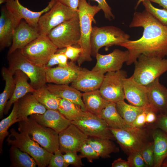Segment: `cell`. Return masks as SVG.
<instances>
[{
    "mask_svg": "<svg viewBox=\"0 0 167 167\" xmlns=\"http://www.w3.org/2000/svg\"><path fill=\"white\" fill-rule=\"evenodd\" d=\"M129 26L141 27L143 31L139 39L129 40L119 45L129 52L127 65L134 63L141 54L151 57H167V26L145 9L142 12H134Z\"/></svg>",
    "mask_w": 167,
    "mask_h": 167,
    "instance_id": "6da1fadb",
    "label": "cell"
},
{
    "mask_svg": "<svg viewBox=\"0 0 167 167\" xmlns=\"http://www.w3.org/2000/svg\"><path fill=\"white\" fill-rule=\"evenodd\" d=\"M101 10L97 5L92 6L86 0H79L78 8L80 32L78 44L82 49L77 62L80 66L85 62L92 60L90 38L92 27V23L96 24L95 15Z\"/></svg>",
    "mask_w": 167,
    "mask_h": 167,
    "instance_id": "7a4b0ae2",
    "label": "cell"
},
{
    "mask_svg": "<svg viewBox=\"0 0 167 167\" xmlns=\"http://www.w3.org/2000/svg\"><path fill=\"white\" fill-rule=\"evenodd\" d=\"M6 141L8 145L16 147L28 154L34 159L39 167L48 166L53 154L41 147L31 138L28 133L18 132L14 128L10 129Z\"/></svg>",
    "mask_w": 167,
    "mask_h": 167,
    "instance_id": "3957f363",
    "label": "cell"
},
{
    "mask_svg": "<svg viewBox=\"0 0 167 167\" xmlns=\"http://www.w3.org/2000/svg\"><path fill=\"white\" fill-rule=\"evenodd\" d=\"M132 76L137 83L147 86L167 71V59L140 55L134 63Z\"/></svg>",
    "mask_w": 167,
    "mask_h": 167,
    "instance_id": "277c9868",
    "label": "cell"
},
{
    "mask_svg": "<svg viewBox=\"0 0 167 167\" xmlns=\"http://www.w3.org/2000/svg\"><path fill=\"white\" fill-rule=\"evenodd\" d=\"M7 58L9 71L14 75L16 70L22 71L28 76L34 89H38L46 84L45 67L39 66L32 62L21 49L16 50L7 55Z\"/></svg>",
    "mask_w": 167,
    "mask_h": 167,
    "instance_id": "5b68a950",
    "label": "cell"
},
{
    "mask_svg": "<svg viewBox=\"0 0 167 167\" xmlns=\"http://www.w3.org/2000/svg\"><path fill=\"white\" fill-rule=\"evenodd\" d=\"M18 131L31 135L32 139L49 152L54 153L59 149L58 133L39 124L32 118L19 122Z\"/></svg>",
    "mask_w": 167,
    "mask_h": 167,
    "instance_id": "8992f818",
    "label": "cell"
},
{
    "mask_svg": "<svg viewBox=\"0 0 167 167\" xmlns=\"http://www.w3.org/2000/svg\"><path fill=\"white\" fill-rule=\"evenodd\" d=\"M130 36L121 29L112 26L92 27L90 38L92 56L96 57L103 47L106 49L129 40Z\"/></svg>",
    "mask_w": 167,
    "mask_h": 167,
    "instance_id": "52a82bcc",
    "label": "cell"
},
{
    "mask_svg": "<svg viewBox=\"0 0 167 167\" xmlns=\"http://www.w3.org/2000/svg\"><path fill=\"white\" fill-rule=\"evenodd\" d=\"M110 129L120 147L128 155L140 152L150 142L148 141V131L143 127Z\"/></svg>",
    "mask_w": 167,
    "mask_h": 167,
    "instance_id": "ba28073f",
    "label": "cell"
},
{
    "mask_svg": "<svg viewBox=\"0 0 167 167\" xmlns=\"http://www.w3.org/2000/svg\"><path fill=\"white\" fill-rule=\"evenodd\" d=\"M47 36L58 49L78 44L80 36L78 13L52 29Z\"/></svg>",
    "mask_w": 167,
    "mask_h": 167,
    "instance_id": "9c48e42d",
    "label": "cell"
},
{
    "mask_svg": "<svg viewBox=\"0 0 167 167\" xmlns=\"http://www.w3.org/2000/svg\"><path fill=\"white\" fill-rule=\"evenodd\" d=\"M58 49L47 35H40L21 50L32 62L39 66L45 67Z\"/></svg>",
    "mask_w": 167,
    "mask_h": 167,
    "instance_id": "30bf717a",
    "label": "cell"
},
{
    "mask_svg": "<svg viewBox=\"0 0 167 167\" xmlns=\"http://www.w3.org/2000/svg\"><path fill=\"white\" fill-rule=\"evenodd\" d=\"M78 13L75 11L57 1L52 8L40 17L38 28L40 35H47L53 28L73 18Z\"/></svg>",
    "mask_w": 167,
    "mask_h": 167,
    "instance_id": "8fae6325",
    "label": "cell"
},
{
    "mask_svg": "<svg viewBox=\"0 0 167 167\" xmlns=\"http://www.w3.org/2000/svg\"><path fill=\"white\" fill-rule=\"evenodd\" d=\"M127 77L126 72L122 70L107 72L99 89L102 96L115 103L124 100V84Z\"/></svg>",
    "mask_w": 167,
    "mask_h": 167,
    "instance_id": "7c38bea8",
    "label": "cell"
},
{
    "mask_svg": "<svg viewBox=\"0 0 167 167\" xmlns=\"http://www.w3.org/2000/svg\"><path fill=\"white\" fill-rule=\"evenodd\" d=\"M71 122L88 137L115 139L105 121L88 111H86L82 117Z\"/></svg>",
    "mask_w": 167,
    "mask_h": 167,
    "instance_id": "4fadbf2b",
    "label": "cell"
},
{
    "mask_svg": "<svg viewBox=\"0 0 167 167\" xmlns=\"http://www.w3.org/2000/svg\"><path fill=\"white\" fill-rule=\"evenodd\" d=\"M128 54L127 50L122 51L118 49H115L111 53L106 55L98 53L95 57L96 63L92 70L104 74L120 70L123 63L127 61Z\"/></svg>",
    "mask_w": 167,
    "mask_h": 167,
    "instance_id": "5bb4252c",
    "label": "cell"
},
{
    "mask_svg": "<svg viewBox=\"0 0 167 167\" xmlns=\"http://www.w3.org/2000/svg\"><path fill=\"white\" fill-rule=\"evenodd\" d=\"M58 135L59 149L62 152L65 153L68 152H79L88 137L72 123L59 133Z\"/></svg>",
    "mask_w": 167,
    "mask_h": 167,
    "instance_id": "9a60e30c",
    "label": "cell"
},
{
    "mask_svg": "<svg viewBox=\"0 0 167 167\" xmlns=\"http://www.w3.org/2000/svg\"><path fill=\"white\" fill-rule=\"evenodd\" d=\"M22 19L8 9L2 7L0 16V50L11 46L14 31Z\"/></svg>",
    "mask_w": 167,
    "mask_h": 167,
    "instance_id": "2e32d148",
    "label": "cell"
},
{
    "mask_svg": "<svg viewBox=\"0 0 167 167\" xmlns=\"http://www.w3.org/2000/svg\"><path fill=\"white\" fill-rule=\"evenodd\" d=\"M81 69L71 61L66 67H45L46 83L68 85L76 78Z\"/></svg>",
    "mask_w": 167,
    "mask_h": 167,
    "instance_id": "e0dca14e",
    "label": "cell"
},
{
    "mask_svg": "<svg viewBox=\"0 0 167 167\" xmlns=\"http://www.w3.org/2000/svg\"><path fill=\"white\" fill-rule=\"evenodd\" d=\"M40 35L38 28L33 27L22 19L14 32L7 55L16 50L22 49Z\"/></svg>",
    "mask_w": 167,
    "mask_h": 167,
    "instance_id": "ac0fdd59",
    "label": "cell"
},
{
    "mask_svg": "<svg viewBox=\"0 0 167 167\" xmlns=\"http://www.w3.org/2000/svg\"><path fill=\"white\" fill-rule=\"evenodd\" d=\"M56 0H51L48 6L40 11H34L23 6L19 0H7L5 3L6 8L21 19H24L31 26L38 28L39 19L44 13L53 6Z\"/></svg>",
    "mask_w": 167,
    "mask_h": 167,
    "instance_id": "d6986e66",
    "label": "cell"
},
{
    "mask_svg": "<svg viewBox=\"0 0 167 167\" xmlns=\"http://www.w3.org/2000/svg\"><path fill=\"white\" fill-rule=\"evenodd\" d=\"M124 92L125 99L130 104L151 109L148 100L146 86L136 82L132 76L125 79Z\"/></svg>",
    "mask_w": 167,
    "mask_h": 167,
    "instance_id": "ffe728a7",
    "label": "cell"
},
{
    "mask_svg": "<svg viewBox=\"0 0 167 167\" xmlns=\"http://www.w3.org/2000/svg\"><path fill=\"white\" fill-rule=\"evenodd\" d=\"M104 76L102 72L82 68L71 86L84 92L99 89Z\"/></svg>",
    "mask_w": 167,
    "mask_h": 167,
    "instance_id": "44dd1931",
    "label": "cell"
},
{
    "mask_svg": "<svg viewBox=\"0 0 167 167\" xmlns=\"http://www.w3.org/2000/svg\"><path fill=\"white\" fill-rule=\"evenodd\" d=\"M29 118L45 127L50 128L59 133L72 123L58 110L47 109L42 114H34Z\"/></svg>",
    "mask_w": 167,
    "mask_h": 167,
    "instance_id": "7402d4cb",
    "label": "cell"
},
{
    "mask_svg": "<svg viewBox=\"0 0 167 167\" xmlns=\"http://www.w3.org/2000/svg\"><path fill=\"white\" fill-rule=\"evenodd\" d=\"M146 86L152 109L157 113L165 114L167 109V88L160 83L159 78Z\"/></svg>",
    "mask_w": 167,
    "mask_h": 167,
    "instance_id": "603a6c76",
    "label": "cell"
},
{
    "mask_svg": "<svg viewBox=\"0 0 167 167\" xmlns=\"http://www.w3.org/2000/svg\"><path fill=\"white\" fill-rule=\"evenodd\" d=\"M17 101V118L20 121L27 119L32 114H43L47 110L32 93L27 94Z\"/></svg>",
    "mask_w": 167,
    "mask_h": 167,
    "instance_id": "cb8c5ba5",
    "label": "cell"
},
{
    "mask_svg": "<svg viewBox=\"0 0 167 167\" xmlns=\"http://www.w3.org/2000/svg\"><path fill=\"white\" fill-rule=\"evenodd\" d=\"M14 78L15 86L13 93L6 103L4 113L7 114L13 104L27 94L32 93L35 89L28 82V76L22 71H15Z\"/></svg>",
    "mask_w": 167,
    "mask_h": 167,
    "instance_id": "d4e9b609",
    "label": "cell"
},
{
    "mask_svg": "<svg viewBox=\"0 0 167 167\" xmlns=\"http://www.w3.org/2000/svg\"><path fill=\"white\" fill-rule=\"evenodd\" d=\"M46 85L49 90L57 97L77 104L83 111H87L82 100V93L80 91L68 84L49 83Z\"/></svg>",
    "mask_w": 167,
    "mask_h": 167,
    "instance_id": "484cf974",
    "label": "cell"
},
{
    "mask_svg": "<svg viewBox=\"0 0 167 167\" xmlns=\"http://www.w3.org/2000/svg\"><path fill=\"white\" fill-rule=\"evenodd\" d=\"M153 140V167H160L167 157V133L156 128L152 134Z\"/></svg>",
    "mask_w": 167,
    "mask_h": 167,
    "instance_id": "4316f807",
    "label": "cell"
},
{
    "mask_svg": "<svg viewBox=\"0 0 167 167\" xmlns=\"http://www.w3.org/2000/svg\"><path fill=\"white\" fill-rule=\"evenodd\" d=\"M98 116L105 121L110 128L124 129L131 127L118 113L115 103L109 102Z\"/></svg>",
    "mask_w": 167,
    "mask_h": 167,
    "instance_id": "83f0119b",
    "label": "cell"
},
{
    "mask_svg": "<svg viewBox=\"0 0 167 167\" xmlns=\"http://www.w3.org/2000/svg\"><path fill=\"white\" fill-rule=\"evenodd\" d=\"M82 98L87 111L97 116L110 102L102 96L99 89L82 93Z\"/></svg>",
    "mask_w": 167,
    "mask_h": 167,
    "instance_id": "f1b7e54d",
    "label": "cell"
},
{
    "mask_svg": "<svg viewBox=\"0 0 167 167\" xmlns=\"http://www.w3.org/2000/svg\"><path fill=\"white\" fill-rule=\"evenodd\" d=\"M1 74L5 81V86L3 91L0 94V118H2L4 114L6 104L11 97L15 89V82L13 75L8 68L3 67Z\"/></svg>",
    "mask_w": 167,
    "mask_h": 167,
    "instance_id": "f546056e",
    "label": "cell"
},
{
    "mask_svg": "<svg viewBox=\"0 0 167 167\" xmlns=\"http://www.w3.org/2000/svg\"><path fill=\"white\" fill-rule=\"evenodd\" d=\"M87 142L99 155L104 158H109L110 154L119 151L118 148L111 140L95 137H88Z\"/></svg>",
    "mask_w": 167,
    "mask_h": 167,
    "instance_id": "4dcf8cb0",
    "label": "cell"
},
{
    "mask_svg": "<svg viewBox=\"0 0 167 167\" xmlns=\"http://www.w3.org/2000/svg\"><path fill=\"white\" fill-rule=\"evenodd\" d=\"M9 155L11 167H35L37 166L34 159L28 153L18 148L11 146Z\"/></svg>",
    "mask_w": 167,
    "mask_h": 167,
    "instance_id": "1f68e13d",
    "label": "cell"
},
{
    "mask_svg": "<svg viewBox=\"0 0 167 167\" xmlns=\"http://www.w3.org/2000/svg\"><path fill=\"white\" fill-rule=\"evenodd\" d=\"M37 100L47 109L58 110L60 98L52 93L46 84L32 93Z\"/></svg>",
    "mask_w": 167,
    "mask_h": 167,
    "instance_id": "d6a6232c",
    "label": "cell"
},
{
    "mask_svg": "<svg viewBox=\"0 0 167 167\" xmlns=\"http://www.w3.org/2000/svg\"><path fill=\"white\" fill-rule=\"evenodd\" d=\"M116 107L120 115L131 127L137 116L146 108H150L129 104L125 102L124 100L117 103Z\"/></svg>",
    "mask_w": 167,
    "mask_h": 167,
    "instance_id": "836d02e7",
    "label": "cell"
},
{
    "mask_svg": "<svg viewBox=\"0 0 167 167\" xmlns=\"http://www.w3.org/2000/svg\"><path fill=\"white\" fill-rule=\"evenodd\" d=\"M58 110L65 118L71 121L80 118L86 112L82 109L79 105L63 99H60Z\"/></svg>",
    "mask_w": 167,
    "mask_h": 167,
    "instance_id": "e575fe53",
    "label": "cell"
},
{
    "mask_svg": "<svg viewBox=\"0 0 167 167\" xmlns=\"http://www.w3.org/2000/svg\"><path fill=\"white\" fill-rule=\"evenodd\" d=\"M14 104L12 111L9 115L2 119L0 122V152L2 153V144L5 138L9 134L8 130L14 123L20 122L18 119V101Z\"/></svg>",
    "mask_w": 167,
    "mask_h": 167,
    "instance_id": "d590c367",
    "label": "cell"
},
{
    "mask_svg": "<svg viewBox=\"0 0 167 167\" xmlns=\"http://www.w3.org/2000/svg\"><path fill=\"white\" fill-rule=\"evenodd\" d=\"M142 3L146 10L163 25L167 26V10L155 7L149 0H145Z\"/></svg>",
    "mask_w": 167,
    "mask_h": 167,
    "instance_id": "8d00e7d4",
    "label": "cell"
},
{
    "mask_svg": "<svg viewBox=\"0 0 167 167\" xmlns=\"http://www.w3.org/2000/svg\"><path fill=\"white\" fill-rule=\"evenodd\" d=\"M140 152L147 166H153L154 154L153 142L148 143Z\"/></svg>",
    "mask_w": 167,
    "mask_h": 167,
    "instance_id": "74e56055",
    "label": "cell"
},
{
    "mask_svg": "<svg viewBox=\"0 0 167 167\" xmlns=\"http://www.w3.org/2000/svg\"><path fill=\"white\" fill-rule=\"evenodd\" d=\"M79 152L80 153L79 155L82 158H86L90 162H92L93 160L100 157L97 152L87 142L82 146Z\"/></svg>",
    "mask_w": 167,
    "mask_h": 167,
    "instance_id": "f35d334b",
    "label": "cell"
},
{
    "mask_svg": "<svg viewBox=\"0 0 167 167\" xmlns=\"http://www.w3.org/2000/svg\"><path fill=\"white\" fill-rule=\"evenodd\" d=\"M77 153L75 152H68L63 155L64 162L67 166L70 165L77 167L84 165L81 160L82 158Z\"/></svg>",
    "mask_w": 167,
    "mask_h": 167,
    "instance_id": "ab89813d",
    "label": "cell"
},
{
    "mask_svg": "<svg viewBox=\"0 0 167 167\" xmlns=\"http://www.w3.org/2000/svg\"><path fill=\"white\" fill-rule=\"evenodd\" d=\"M130 167H147L140 152H137L128 155L127 158Z\"/></svg>",
    "mask_w": 167,
    "mask_h": 167,
    "instance_id": "60d3db41",
    "label": "cell"
},
{
    "mask_svg": "<svg viewBox=\"0 0 167 167\" xmlns=\"http://www.w3.org/2000/svg\"><path fill=\"white\" fill-rule=\"evenodd\" d=\"M62 152L59 149L57 150L51 157L49 164V167H67L63 157Z\"/></svg>",
    "mask_w": 167,
    "mask_h": 167,
    "instance_id": "b9f144b4",
    "label": "cell"
},
{
    "mask_svg": "<svg viewBox=\"0 0 167 167\" xmlns=\"http://www.w3.org/2000/svg\"><path fill=\"white\" fill-rule=\"evenodd\" d=\"M82 51L80 47H78L71 45L66 47L64 54L68 59L75 62L77 60Z\"/></svg>",
    "mask_w": 167,
    "mask_h": 167,
    "instance_id": "7bdbcfd3",
    "label": "cell"
},
{
    "mask_svg": "<svg viewBox=\"0 0 167 167\" xmlns=\"http://www.w3.org/2000/svg\"><path fill=\"white\" fill-rule=\"evenodd\" d=\"M96 2L98 6L103 11L105 17L109 20L114 19V16L112 11L111 8L106 2V0H91Z\"/></svg>",
    "mask_w": 167,
    "mask_h": 167,
    "instance_id": "ee69618b",
    "label": "cell"
},
{
    "mask_svg": "<svg viewBox=\"0 0 167 167\" xmlns=\"http://www.w3.org/2000/svg\"><path fill=\"white\" fill-rule=\"evenodd\" d=\"M151 109H152L150 108H146L142 112L139 114L136 117L131 127L137 128L143 127L146 124L147 113L149 110Z\"/></svg>",
    "mask_w": 167,
    "mask_h": 167,
    "instance_id": "f6af8a7d",
    "label": "cell"
},
{
    "mask_svg": "<svg viewBox=\"0 0 167 167\" xmlns=\"http://www.w3.org/2000/svg\"><path fill=\"white\" fill-rule=\"evenodd\" d=\"M56 53L57 54L59 63L58 66L60 67H65L68 65L67 57L64 54L66 48L59 49Z\"/></svg>",
    "mask_w": 167,
    "mask_h": 167,
    "instance_id": "bcb514c9",
    "label": "cell"
},
{
    "mask_svg": "<svg viewBox=\"0 0 167 167\" xmlns=\"http://www.w3.org/2000/svg\"><path fill=\"white\" fill-rule=\"evenodd\" d=\"M156 123V128L160 129L167 133V116L162 113L159 114Z\"/></svg>",
    "mask_w": 167,
    "mask_h": 167,
    "instance_id": "7dc6e473",
    "label": "cell"
},
{
    "mask_svg": "<svg viewBox=\"0 0 167 167\" xmlns=\"http://www.w3.org/2000/svg\"><path fill=\"white\" fill-rule=\"evenodd\" d=\"M62 4L75 10L78 11L79 0H56Z\"/></svg>",
    "mask_w": 167,
    "mask_h": 167,
    "instance_id": "c3c4849f",
    "label": "cell"
},
{
    "mask_svg": "<svg viewBox=\"0 0 167 167\" xmlns=\"http://www.w3.org/2000/svg\"><path fill=\"white\" fill-rule=\"evenodd\" d=\"M157 113L152 109L149 110L146 114V124H151L156 122L157 119Z\"/></svg>",
    "mask_w": 167,
    "mask_h": 167,
    "instance_id": "681fc988",
    "label": "cell"
},
{
    "mask_svg": "<svg viewBox=\"0 0 167 167\" xmlns=\"http://www.w3.org/2000/svg\"><path fill=\"white\" fill-rule=\"evenodd\" d=\"M112 167H130L128 161H126L121 158L115 160L112 164Z\"/></svg>",
    "mask_w": 167,
    "mask_h": 167,
    "instance_id": "f907efd6",
    "label": "cell"
},
{
    "mask_svg": "<svg viewBox=\"0 0 167 167\" xmlns=\"http://www.w3.org/2000/svg\"><path fill=\"white\" fill-rule=\"evenodd\" d=\"M58 63L57 54L55 53L50 58L45 67L46 68L52 67L53 66L55 65H58Z\"/></svg>",
    "mask_w": 167,
    "mask_h": 167,
    "instance_id": "816d5d0a",
    "label": "cell"
},
{
    "mask_svg": "<svg viewBox=\"0 0 167 167\" xmlns=\"http://www.w3.org/2000/svg\"><path fill=\"white\" fill-rule=\"evenodd\" d=\"M151 2L158 4L164 9L167 10V0H149Z\"/></svg>",
    "mask_w": 167,
    "mask_h": 167,
    "instance_id": "f5cc1de1",
    "label": "cell"
},
{
    "mask_svg": "<svg viewBox=\"0 0 167 167\" xmlns=\"http://www.w3.org/2000/svg\"><path fill=\"white\" fill-rule=\"evenodd\" d=\"M161 166L163 167H167V157L163 161Z\"/></svg>",
    "mask_w": 167,
    "mask_h": 167,
    "instance_id": "db71d44e",
    "label": "cell"
},
{
    "mask_svg": "<svg viewBox=\"0 0 167 167\" xmlns=\"http://www.w3.org/2000/svg\"><path fill=\"white\" fill-rule=\"evenodd\" d=\"M144 0H139L135 7V9H136V8L138 7V6L139 5L140 3L142 2Z\"/></svg>",
    "mask_w": 167,
    "mask_h": 167,
    "instance_id": "11a10c76",
    "label": "cell"
},
{
    "mask_svg": "<svg viewBox=\"0 0 167 167\" xmlns=\"http://www.w3.org/2000/svg\"><path fill=\"white\" fill-rule=\"evenodd\" d=\"M7 0H0V4H1L4 3H6Z\"/></svg>",
    "mask_w": 167,
    "mask_h": 167,
    "instance_id": "9f6ffc18",
    "label": "cell"
},
{
    "mask_svg": "<svg viewBox=\"0 0 167 167\" xmlns=\"http://www.w3.org/2000/svg\"><path fill=\"white\" fill-rule=\"evenodd\" d=\"M165 114V115L166 116H167V109L166 110V111H165V114Z\"/></svg>",
    "mask_w": 167,
    "mask_h": 167,
    "instance_id": "6f0895ef",
    "label": "cell"
}]
</instances>
